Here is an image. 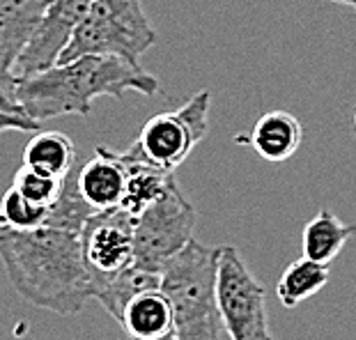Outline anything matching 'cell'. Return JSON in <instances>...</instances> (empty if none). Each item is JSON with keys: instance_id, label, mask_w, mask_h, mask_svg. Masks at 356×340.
I'll use <instances>...</instances> for the list:
<instances>
[{"instance_id": "6da1fadb", "label": "cell", "mask_w": 356, "mask_h": 340, "mask_svg": "<svg viewBox=\"0 0 356 340\" xmlns=\"http://www.w3.org/2000/svg\"><path fill=\"white\" fill-rule=\"evenodd\" d=\"M0 262L19 297L44 311L70 317L92 299L79 232L14 230L0 221Z\"/></svg>"}, {"instance_id": "7a4b0ae2", "label": "cell", "mask_w": 356, "mask_h": 340, "mask_svg": "<svg viewBox=\"0 0 356 340\" xmlns=\"http://www.w3.org/2000/svg\"><path fill=\"white\" fill-rule=\"evenodd\" d=\"M127 92H161L152 74L115 56H83L35 76L17 79L12 97L37 122L63 115H90L97 97L122 99Z\"/></svg>"}, {"instance_id": "3957f363", "label": "cell", "mask_w": 356, "mask_h": 340, "mask_svg": "<svg viewBox=\"0 0 356 340\" xmlns=\"http://www.w3.org/2000/svg\"><path fill=\"white\" fill-rule=\"evenodd\" d=\"M218 248L191 239L161 267V292L175 317L177 340H225L216 301Z\"/></svg>"}, {"instance_id": "277c9868", "label": "cell", "mask_w": 356, "mask_h": 340, "mask_svg": "<svg viewBox=\"0 0 356 340\" xmlns=\"http://www.w3.org/2000/svg\"><path fill=\"white\" fill-rule=\"evenodd\" d=\"M154 44L156 30L143 12L140 0H92L58 65L83 56H115L138 65L143 53Z\"/></svg>"}, {"instance_id": "5b68a950", "label": "cell", "mask_w": 356, "mask_h": 340, "mask_svg": "<svg viewBox=\"0 0 356 340\" xmlns=\"http://www.w3.org/2000/svg\"><path fill=\"white\" fill-rule=\"evenodd\" d=\"M267 294L234 246L216 258V301L230 340H269Z\"/></svg>"}, {"instance_id": "8992f818", "label": "cell", "mask_w": 356, "mask_h": 340, "mask_svg": "<svg viewBox=\"0 0 356 340\" xmlns=\"http://www.w3.org/2000/svg\"><path fill=\"white\" fill-rule=\"evenodd\" d=\"M195 209L172 179L165 193L134 218V264L161 274L163 262L193 239Z\"/></svg>"}, {"instance_id": "52a82bcc", "label": "cell", "mask_w": 356, "mask_h": 340, "mask_svg": "<svg viewBox=\"0 0 356 340\" xmlns=\"http://www.w3.org/2000/svg\"><path fill=\"white\" fill-rule=\"evenodd\" d=\"M209 104V90H200L177 111L159 113L140 129L134 143L136 149L156 168L175 172L177 165L207 136Z\"/></svg>"}, {"instance_id": "ba28073f", "label": "cell", "mask_w": 356, "mask_h": 340, "mask_svg": "<svg viewBox=\"0 0 356 340\" xmlns=\"http://www.w3.org/2000/svg\"><path fill=\"white\" fill-rule=\"evenodd\" d=\"M90 281L99 283L134 267V216L122 207L97 211L81 230Z\"/></svg>"}, {"instance_id": "9c48e42d", "label": "cell", "mask_w": 356, "mask_h": 340, "mask_svg": "<svg viewBox=\"0 0 356 340\" xmlns=\"http://www.w3.org/2000/svg\"><path fill=\"white\" fill-rule=\"evenodd\" d=\"M92 0H49L47 12L14 65V79L35 76L58 65Z\"/></svg>"}, {"instance_id": "30bf717a", "label": "cell", "mask_w": 356, "mask_h": 340, "mask_svg": "<svg viewBox=\"0 0 356 340\" xmlns=\"http://www.w3.org/2000/svg\"><path fill=\"white\" fill-rule=\"evenodd\" d=\"M49 0H0V83L14 88V65L24 53Z\"/></svg>"}, {"instance_id": "8fae6325", "label": "cell", "mask_w": 356, "mask_h": 340, "mask_svg": "<svg viewBox=\"0 0 356 340\" xmlns=\"http://www.w3.org/2000/svg\"><path fill=\"white\" fill-rule=\"evenodd\" d=\"M79 191L95 211L115 209L122 205L127 191V168L120 152L99 145L88 161L81 163Z\"/></svg>"}, {"instance_id": "7c38bea8", "label": "cell", "mask_w": 356, "mask_h": 340, "mask_svg": "<svg viewBox=\"0 0 356 340\" xmlns=\"http://www.w3.org/2000/svg\"><path fill=\"white\" fill-rule=\"evenodd\" d=\"M239 143H248L264 161L280 163L297 154L304 140V127L292 113L269 111L257 120L248 136H239Z\"/></svg>"}, {"instance_id": "4fadbf2b", "label": "cell", "mask_w": 356, "mask_h": 340, "mask_svg": "<svg viewBox=\"0 0 356 340\" xmlns=\"http://www.w3.org/2000/svg\"><path fill=\"white\" fill-rule=\"evenodd\" d=\"M127 168V191L122 198V207L129 211L134 218L145 211L152 202H156L165 193V188L170 186V182L175 179V172L156 168L143 156L136 145L127 147L120 152Z\"/></svg>"}, {"instance_id": "5bb4252c", "label": "cell", "mask_w": 356, "mask_h": 340, "mask_svg": "<svg viewBox=\"0 0 356 340\" xmlns=\"http://www.w3.org/2000/svg\"><path fill=\"white\" fill-rule=\"evenodd\" d=\"M120 327L127 331L129 340H161L177 334L170 301L161 288L136 294L129 301Z\"/></svg>"}, {"instance_id": "9a60e30c", "label": "cell", "mask_w": 356, "mask_h": 340, "mask_svg": "<svg viewBox=\"0 0 356 340\" xmlns=\"http://www.w3.org/2000/svg\"><path fill=\"white\" fill-rule=\"evenodd\" d=\"M76 161V145L60 131H37L24 149V165L56 179L70 175Z\"/></svg>"}, {"instance_id": "2e32d148", "label": "cell", "mask_w": 356, "mask_h": 340, "mask_svg": "<svg viewBox=\"0 0 356 340\" xmlns=\"http://www.w3.org/2000/svg\"><path fill=\"white\" fill-rule=\"evenodd\" d=\"M354 235L356 225H347L329 209H322L306 223L304 235H301V251H304V258L329 267V262L343 251Z\"/></svg>"}, {"instance_id": "e0dca14e", "label": "cell", "mask_w": 356, "mask_h": 340, "mask_svg": "<svg viewBox=\"0 0 356 340\" xmlns=\"http://www.w3.org/2000/svg\"><path fill=\"white\" fill-rule=\"evenodd\" d=\"M329 283V267L327 264L313 262L308 258L294 260L290 267L283 271V276L276 283L278 301L285 308L299 306L301 301L310 299Z\"/></svg>"}, {"instance_id": "ac0fdd59", "label": "cell", "mask_w": 356, "mask_h": 340, "mask_svg": "<svg viewBox=\"0 0 356 340\" xmlns=\"http://www.w3.org/2000/svg\"><path fill=\"white\" fill-rule=\"evenodd\" d=\"M79 170H81V161H76L70 175L63 179V191H60L58 200L49 207V218L44 228L70 230L81 235L86 223L97 214V211L83 200V195L79 191Z\"/></svg>"}, {"instance_id": "d6986e66", "label": "cell", "mask_w": 356, "mask_h": 340, "mask_svg": "<svg viewBox=\"0 0 356 340\" xmlns=\"http://www.w3.org/2000/svg\"><path fill=\"white\" fill-rule=\"evenodd\" d=\"M49 218V207L24 198L17 188L10 186L0 200V221L14 230H35L44 228Z\"/></svg>"}, {"instance_id": "ffe728a7", "label": "cell", "mask_w": 356, "mask_h": 340, "mask_svg": "<svg viewBox=\"0 0 356 340\" xmlns=\"http://www.w3.org/2000/svg\"><path fill=\"white\" fill-rule=\"evenodd\" d=\"M12 186L17 188L24 198L37 202V205L51 207L53 202L58 200L60 191H63V179L42 175V172L28 168V165H21L17 170V175H14Z\"/></svg>"}, {"instance_id": "44dd1931", "label": "cell", "mask_w": 356, "mask_h": 340, "mask_svg": "<svg viewBox=\"0 0 356 340\" xmlns=\"http://www.w3.org/2000/svg\"><path fill=\"white\" fill-rule=\"evenodd\" d=\"M0 131H42V122L30 115H14L0 111Z\"/></svg>"}, {"instance_id": "7402d4cb", "label": "cell", "mask_w": 356, "mask_h": 340, "mask_svg": "<svg viewBox=\"0 0 356 340\" xmlns=\"http://www.w3.org/2000/svg\"><path fill=\"white\" fill-rule=\"evenodd\" d=\"M0 111L14 113V115H28V113L24 111V106H21L17 99H14L12 92L3 86V83H0Z\"/></svg>"}, {"instance_id": "603a6c76", "label": "cell", "mask_w": 356, "mask_h": 340, "mask_svg": "<svg viewBox=\"0 0 356 340\" xmlns=\"http://www.w3.org/2000/svg\"><path fill=\"white\" fill-rule=\"evenodd\" d=\"M329 3H338V5H350L356 10V0H329Z\"/></svg>"}, {"instance_id": "cb8c5ba5", "label": "cell", "mask_w": 356, "mask_h": 340, "mask_svg": "<svg viewBox=\"0 0 356 340\" xmlns=\"http://www.w3.org/2000/svg\"><path fill=\"white\" fill-rule=\"evenodd\" d=\"M354 129H356V111H354Z\"/></svg>"}, {"instance_id": "d4e9b609", "label": "cell", "mask_w": 356, "mask_h": 340, "mask_svg": "<svg viewBox=\"0 0 356 340\" xmlns=\"http://www.w3.org/2000/svg\"><path fill=\"white\" fill-rule=\"evenodd\" d=\"M269 340H274V338H269Z\"/></svg>"}]
</instances>
